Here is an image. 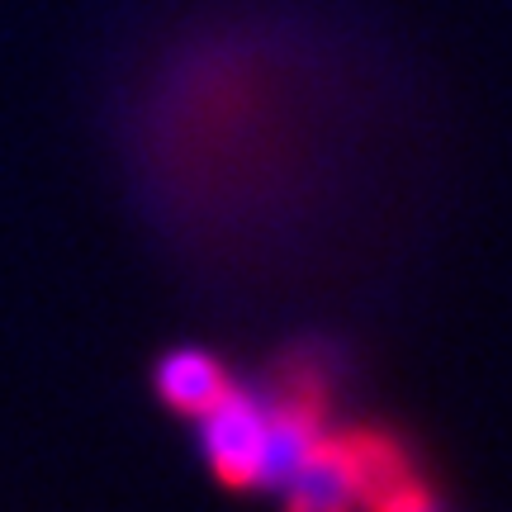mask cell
Here are the masks:
<instances>
[{
  "instance_id": "6da1fadb",
  "label": "cell",
  "mask_w": 512,
  "mask_h": 512,
  "mask_svg": "<svg viewBox=\"0 0 512 512\" xmlns=\"http://www.w3.org/2000/svg\"><path fill=\"white\" fill-rule=\"evenodd\" d=\"M95 133L157 271L256 332L389 313L456 195L432 76L356 0H147L100 62Z\"/></svg>"
},
{
  "instance_id": "7a4b0ae2",
  "label": "cell",
  "mask_w": 512,
  "mask_h": 512,
  "mask_svg": "<svg viewBox=\"0 0 512 512\" xmlns=\"http://www.w3.org/2000/svg\"><path fill=\"white\" fill-rule=\"evenodd\" d=\"M361 380H366V370H361V351L351 342V328L294 323V328L266 332V351L247 384L266 403L271 422L323 437L356 408Z\"/></svg>"
},
{
  "instance_id": "3957f363",
  "label": "cell",
  "mask_w": 512,
  "mask_h": 512,
  "mask_svg": "<svg viewBox=\"0 0 512 512\" xmlns=\"http://www.w3.org/2000/svg\"><path fill=\"white\" fill-rule=\"evenodd\" d=\"M271 437V413L247 380H238L214 408H204L195 418V456L209 470V479L228 494L271 489Z\"/></svg>"
},
{
  "instance_id": "277c9868",
  "label": "cell",
  "mask_w": 512,
  "mask_h": 512,
  "mask_svg": "<svg viewBox=\"0 0 512 512\" xmlns=\"http://www.w3.org/2000/svg\"><path fill=\"white\" fill-rule=\"evenodd\" d=\"M233 384H238L233 366L223 361L219 351L200 347V342L166 347L152 361V394H157V403L166 413H176L185 422H195L204 408H214Z\"/></svg>"
},
{
  "instance_id": "5b68a950",
  "label": "cell",
  "mask_w": 512,
  "mask_h": 512,
  "mask_svg": "<svg viewBox=\"0 0 512 512\" xmlns=\"http://www.w3.org/2000/svg\"><path fill=\"white\" fill-rule=\"evenodd\" d=\"M275 494H280V512H356L347 475L337 470V460H332V451H328V432L318 437L309 460H304Z\"/></svg>"
},
{
  "instance_id": "8992f818",
  "label": "cell",
  "mask_w": 512,
  "mask_h": 512,
  "mask_svg": "<svg viewBox=\"0 0 512 512\" xmlns=\"http://www.w3.org/2000/svg\"><path fill=\"white\" fill-rule=\"evenodd\" d=\"M361 512H451V498H446V489L432 479V470H422V475L394 484L389 494L370 498Z\"/></svg>"
}]
</instances>
